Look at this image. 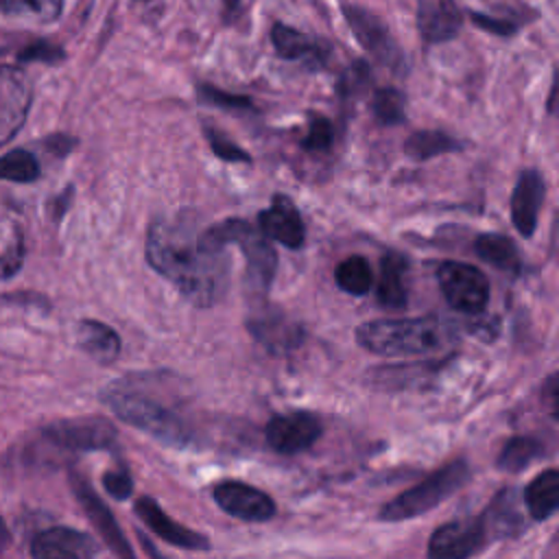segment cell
Instances as JSON below:
<instances>
[{
  "label": "cell",
  "mask_w": 559,
  "mask_h": 559,
  "mask_svg": "<svg viewBox=\"0 0 559 559\" xmlns=\"http://www.w3.org/2000/svg\"><path fill=\"white\" fill-rule=\"evenodd\" d=\"M546 448L539 439L535 437H513L504 443L502 452L498 454V469L509 472V474H518L522 469H526L531 463H535L537 459L546 456L544 454Z\"/></svg>",
  "instance_id": "25"
},
{
  "label": "cell",
  "mask_w": 559,
  "mask_h": 559,
  "mask_svg": "<svg viewBox=\"0 0 559 559\" xmlns=\"http://www.w3.org/2000/svg\"><path fill=\"white\" fill-rule=\"evenodd\" d=\"M371 109L382 124H400L406 118V98L395 87H380L373 94Z\"/></svg>",
  "instance_id": "29"
},
{
  "label": "cell",
  "mask_w": 559,
  "mask_h": 559,
  "mask_svg": "<svg viewBox=\"0 0 559 559\" xmlns=\"http://www.w3.org/2000/svg\"><path fill=\"white\" fill-rule=\"evenodd\" d=\"M205 131V138H207V144L212 148V153L225 162H251L249 153L245 148H240L234 140H229L223 131L214 129V127H203Z\"/></svg>",
  "instance_id": "33"
},
{
  "label": "cell",
  "mask_w": 559,
  "mask_h": 559,
  "mask_svg": "<svg viewBox=\"0 0 559 559\" xmlns=\"http://www.w3.org/2000/svg\"><path fill=\"white\" fill-rule=\"evenodd\" d=\"M44 439L59 450L90 452L109 450L116 443V426L105 417H74L48 424L41 430Z\"/></svg>",
  "instance_id": "8"
},
{
  "label": "cell",
  "mask_w": 559,
  "mask_h": 559,
  "mask_svg": "<svg viewBox=\"0 0 559 559\" xmlns=\"http://www.w3.org/2000/svg\"><path fill=\"white\" fill-rule=\"evenodd\" d=\"M271 41L275 52L286 61H301L310 70H321L328 66L332 57L330 41L301 33L297 28H290L282 22L273 24L271 28Z\"/></svg>",
  "instance_id": "13"
},
{
  "label": "cell",
  "mask_w": 559,
  "mask_h": 559,
  "mask_svg": "<svg viewBox=\"0 0 559 559\" xmlns=\"http://www.w3.org/2000/svg\"><path fill=\"white\" fill-rule=\"evenodd\" d=\"M100 395L114 415H118L124 424L151 435L159 443L170 448L192 445V428L188 421L170 406L135 389L127 380L111 382Z\"/></svg>",
  "instance_id": "2"
},
{
  "label": "cell",
  "mask_w": 559,
  "mask_h": 559,
  "mask_svg": "<svg viewBox=\"0 0 559 559\" xmlns=\"http://www.w3.org/2000/svg\"><path fill=\"white\" fill-rule=\"evenodd\" d=\"M214 502L242 522H266L275 515V502L262 489L242 480H223L212 489Z\"/></svg>",
  "instance_id": "10"
},
{
  "label": "cell",
  "mask_w": 559,
  "mask_h": 559,
  "mask_svg": "<svg viewBox=\"0 0 559 559\" xmlns=\"http://www.w3.org/2000/svg\"><path fill=\"white\" fill-rule=\"evenodd\" d=\"M103 487L116 500H127L131 496V491H133V478H131V474L124 467L109 469L103 476Z\"/></svg>",
  "instance_id": "35"
},
{
  "label": "cell",
  "mask_w": 559,
  "mask_h": 559,
  "mask_svg": "<svg viewBox=\"0 0 559 559\" xmlns=\"http://www.w3.org/2000/svg\"><path fill=\"white\" fill-rule=\"evenodd\" d=\"M367 85H369V66H367V61L356 59V61L341 74V79H338V83H336V92H338V96H343V98L349 100V98H356L358 94H362Z\"/></svg>",
  "instance_id": "31"
},
{
  "label": "cell",
  "mask_w": 559,
  "mask_h": 559,
  "mask_svg": "<svg viewBox=\"0 0 559 559\" xmlns=\"http://www.w3.org/2000/svg\"><path fill=\"white\" fill-rule=\"evenodd\" d=\"M22 262H24V242L22 238H17V242L0 255V280L15 275L22 269Z\"/></svg>",
  "instance_id": "37"
},
{
  "label": "cell",
  "mask_w": 559,
  "mask_h": 559,
  "mask_svg": "<svg viewBox=\"0 0 559 559\" xmlns=\"http://www.w3.org/2000/svg\"><path fill=\"white\" fill-rule=\"evenodd\" d=\"M524 502L533 520H548L559 507V472L550 467L537 474L524 491Z\"/></svg>",
  "instance_id": "23"
},
{
  "label": "cell",
  "mask_w": 559,
  "mask_h": 559,
  "mask_svg": "<svg viewBox=\"0 0 559 559\" xmlns=\"http://www.w3.org/2000/svg\"><path fill=\"white\" fill-rule=\"evenodd\" d=\"M489 544L493 539H511L526 531V515L520 507V498L513 487H504L493 496L487 509L480 513Z\"/></svg>",
  "instance_id": "17"
},
{
  "label": "cell",
  "mask_w": 559,
  "mask_h": 559,
  "mask_svg": "<svg viewBox=\"0 0 559 559\" xmlns=\"http://www.w3.org/2000/svg\"><path fill=\"white\" fill-rule=\"evenodd\" d=\"M79 347L100 365H109L120 356V336L105 323L83 319L76 325Z\"/></svg>",
  "instance_id": "22"
},
{
  "label": "cell",
  "mask_w": 559,
  "mask_h": 559,
  "mask_svg": "<svg viewBox=\"0 0 559 559\" xmlns=\"http://www.w3.org/2000/svg\"><path fill=\"white\" fill-rule=\"evenodd\" d=\"M544 192H546V183L539 170H524L513 188V197H511V218L515 229L522 236H533L535 227H537V214L539 207L544 203Z\"/></svg>",
  "instance_id": "20"
},
{
  "label": "cell",
  "mask_w": 559,
  "mask_h": 559,
  "mask_svg": "<svg viewBox=\"0 0 559 559\" xmlns=\"http://www.w3.org/2000/svg\"><path fill=\"white\" fill-rule=\"evenodd\" d=\"M199 242L212 251H223L225 245L229 242L238 245L247 258L249 284L258 293H264L271 286V280L275 277V269H277V255L273 247L266 242V238L247 221L242 218L221 221L207 227L203 234H199Z\"/></svg>",
  "instance_id": "4"
},
{
  "label": "cell",
  "mask_w": 559,
  "mask_h": 559,
  "mask_svg": "<svg viewBox=\"0 0 559 559\" xmlns=\"http://www.w3.org/2000/svg\"><path fill=\"white\" fill-rule=\"evenodd\" d=\"M258 225L266 238H273L288 249H299L306 240L304 221H301L295 203L286 194L273 197L271 205L260 212Z\"/></svg>",
  "instance_id": "15"
},
{
  "label": "cell",
  "mask_w": 559,
  "mask_h": 559,
  "mask_svg": "<svg viewBox=\"0 0 559 559\" xmlns=\"http://www.w3.org/2000/svg\"><path fill=\"white\" fill-rule=\"evenodd\" d=\"M332 142H334L332 122L321 114H310L308 133L301 140V148L310 153H325L332 148Z\"/></svg>",
  "instance_id": "30"
},
{
  "label": "cell",
  "mask_w": 559,
  "mask_h": 559,
  "mask_svg": "<svg viewBox=\"0 0 559 559\" xmlns=\"http://www.w3.org/2000/svg\"><path fill=\"white\" fill-rule=\"evenodd\" d=\"M247 328L271 352L293 349L304 341L301 325L286 319L277 308H260L249 317Z\"/></svg>",
  "instance_id": "19"
},
{
  "label": "cell",
  "mask_w": 559,
  "mask_h": 559,
  "mask_svg": "<svg viewBox=\"0 0 559 559\" xmlns=\"http://www.w3.org/2000/svg\"><path fill=\"white\" fill-rule=\"evenodd\" d=\"M240 2H242V0H223L225 22H231V20L238 17V13H240Z\"/></svg>",
  "instance_id": "38"
},
{
  "label": "cell",
  "mask_w": 559,
  "mask_h": 559,
  "mask_svg": "<svg viewBox=\"0 0 559 559\" xmlns=\"http://www.w3.org/2000/svg\"><path fill=\"white\" fill-rule=\"evenodd\" d=\"M469 476H472L469 465L463 459L452 461V463L435 469L432 474H428L415 487H411V489L397 493L393 500L384 502L378 518L382 522H402V520L417 518V515L435 509L443 500H448L452 493H456L469 480Z\"/></svg>",
  "instance_id": "5"
},
{
  "label": "cell",
  "mask_w": 559,
  "mask_h": 559,
  "mask_svg": "<svg viewBox=\"0 0 559 559\" xmlns=\"http://www.w3.org/2000/svg\"><path fill=\"white\" fill-rule=\"evenodd\" d=\"M463 144L443 133V131H415L408 135L406 144H404V153L411 157V159H417V162H426V159H432L437 155H445V153H454V151H461Z\"/></svg>",
  "instance_id": "24"
},
{
  "label": "cell",
  "mask_w": 559,
  "mask_h": 559,
  "mask_svg": "<svg viewBox=\"0 0 559 559\" xmlns=\"http://www.w3.org/2000/svg\"><path fill=\"white\" fill-rule=\"evenodd\" d=\"M39 177V162L24 148L9 151L0 157V179L28 183Z\"/></svg>",
  "instance_id": "28"
},
{
  "label": "cell",
  "mask_w": 559,
  "mask_h": 559,
  "mask_svg": "<svg viewBox=\"0 0 559 559\" xmlns=\"http://www.w3.org/2000/svg\"><path fill=\"white\" fill-rule=\"evenodd\" d=\"M70 485H72V491L79 500V504L83 507L85 515L90 518V522L96 526L98 535L103 537V542L109 546V550L118 557H135L133 548L129 546L124 533L120 531L114 513L109 511V507L100 500V496L92 489V485L79 476V474H70Z\"/></svg>",
  "instance_id": "12"
},
{
  "label": "cell",
  "mask_w": 559,
  "mask_h": 559,
  "mask_svg": "<svg viewBox=\"0 0 559 559\" xmlns=\"http://www.w3.org/2000/svg\"><path fill=\"white\" fill-rule=\"evenodd\" d=\"M474 249L478 258L502 271H515L520 266L518 247L504 234H480L474 242Z\"/></svg>",
  "instance_id": "26"
},
{
  "label": "cell",
  "mask_w": 559,
  "mask_h": 559,
  "mask_svg": "<svg viewBox=\"0 0 559 559\" xmlns=\"http://www.w3.org/2000/svg\"><path fill=\"white\" fill-rule=\"evenodd\" d=\"M334 282L341 290L360 297L371 288V266L362 255H349L334 269Z\"/></svg>",
  "instance_id": "27"
},
{
  "label": "cell",
  "mask_w": 559,
  "mask_h": 559,
  "mask_svg": "<svg viewBox=\"0 0 559 559\" xmlns=\"http://www.w3.org/2000/svg\"><path fill=\"white\" fill-rule=\"evenodd\" d=\"M323 432L321 419L312 413L297 411L273 417L264 428L266 443L280 454H297L308 450Z\"/></svg>",
  "instance_id": "11"
},
{
  "label": "cell",
  "mask_w": 559,
  "mask_h": 559,
  "mask_svg": "<svg viewBox=\"0 0 559 559\" xmlns=\"http://www.w3.org/2000/svg\"><path fill=\"white\" fill-rule=\"evenodd\" d=\"M437 282L448 304L463 314H478L489 301V282L485 273L465 262H441Z\"/></svg>",
  "instance_id": "6"
},
{
  "label": "cell",
  "mask_w": 559,
  "mask_h": 559,
  "mask_svg": "<svg viewBox=\"0 0 559 559\" xmlns=\"http://www.w3.org/2000/svg\"><path fill=\"white\" fill-rule=\"evenodd\" d=\"M406 271L408 262L397 251H386L380 262L378 301L389 310H402L406 306Z\"/></svg>",
  "instance_id": "21"
},
{
  "label": "cell",
  "mask_w": 559,
  "mask_h": 559,
  "mask_svg": "<svg viewBox=\"0 0 559 559\" xmlns=\"http://www.w3.org/2000/svg\"><path fill=\"white\" fill-rule=\"evenodd\" d=\"M197 94H199V100L201 103H207V105H214V107H223V109H251L253 103L249 96L245 94H229V92H223L210 83H201L197 87Z\"/></svg>",
  "instance_id": "32"
},
{
  "label": "cell",
  "mask_w": 559,
  "mask_h": 559,
  "mask_svg": "<svg viewBox=\"0 0 559 559\" xmlns=\"http://www.w3.org/2000/svg\"><path fill=\"white\" fill-rule=\"evenodd\" d=\"M489 544L483 518L454 520L439 526L428 542V555L432 559H465L480 552Z\"/></svg>",
  "instance_id": "9"
},
{
  "label": "cell",
  "mask_w": 559,
  "mask_h": 559,
  "mask_svg": "<svg viewBox=\"0 0 559 559\" xmlns=\"http://www.w3.org/2000/svg\"><path fill=\"white\" fill-rule=\"evenodd\" d=\"M463 26L456 0H417V28L424 41H450Z\"/></svg>",
  "instance_id": "18"
},
{
  "label": "cell",
  "mask_w": 559,
  "mask_h": 559,
  "mask_svg": "<svg viewBox=\"0 0 559 559\" xmlns=\"http://www.w3.org/2000/svg\"><path fill=\"white\" fill-rule=\"evenodd\" d=\"M343 17L347 20V26L356 41L382 66H386L393 72H402L406 68L404 52L395 44L393 35L389 33L386 24L371 13L369 9L356 7V4H345L343 7Z\"/></svg>",
  "instance_id": "7"
},
{
  "label": "cell",
  "mask_w": 559,
  "mask_h": 559,
  "mask_svg": "<svg viewBox=\"0 0 559 559\" xmlns=\"http://www.w3.org/2000/svg\"><path fill=\"white\" fill-rule=\"evenodd\" d=\"M22 9L31 11L33 15H37L39 20H57L63 11V0H20Z\"/></svg>",
  "instance_id": "36"
},
{
  "label": "cell",
  "mask_w": 559,
  "mask_h": 559,
  "mask_svg": "<svg viewBox=\"0 0 559 559\" xmlns=\"http://www.w3.org/2000/svg\"><path fill=\"white\" fill-rule=\"evenodd\" d=\"M448 338V328L437 317L376 319L358 325L356 341L378 356H421L437 352Z\"/></svg>",
  "instance_id": "3"
},
{
  "label": "cell",
  "mask_w": 559,
  "mask_h": 559,
  "mask_svg": "<svg viewBox=\"0 0 559 559\" xmlns=\"http://www.w3.org/2000/svg\"><path fill=\"white\" fill-rule=\"evenodd\" d=\"M469 20L483 28V31H489L493 35H500V37H509L513 35L520 26H522V20L520 17H513V15H507V17H496V15H489V13H469Z\"/></svg>",
  "instance_id": "34"
},
{
  "label": "cell",
  "mask_w": 559,
  "mask_h": 559,
  "mask_svg": "<svg viewBox=\"0 0 559 559\" xmlns=\"http://www.w3.org/2000/svg\"><path fill=\"white\" fill-rule=\"evenodd\" d=\"M7 544H9V531H7V526H4V522L0 518V552L4 550Z\"/></svg>",
  "instance_id": "39"
},
{
  "label": "cell",
  "mask_w": 559,
  "mask_h": 559,
  "mask_svg": "<svg viewBox=\"0 0 559 559\" xmlns=\"http://www.w3.org/2000/svg\"><path fill=\"white\" fill-rule=\"evenodd\" d=\"M146 260L199 308L214 306L227 288L225 253L205 249L183 218H157L148 227Z\"/></svg>",
  "instance_id": "1"
},
{
  "label": "cell",
  "mask_w": 559,
  "mask_h": 559,
  "mask_svg": "<svg viewBox=\"0 0 559 559\" xmlns=\"http://www.w3.org/2000/svg\"><path fill=\"white\" fill-rule=\"evenodd\" d=\"M133 511L166 544H173V546L186 548V550H210V539L205 535L190 531V528L181 526L179 522H175L173 518H168L164 513V509L153 498H148V496L138 498Z\"/></svg>",
  "instance_id": "14"
},
{
  "label": "cell",
  "mask_w": 559,
  "mask_h": 559,
  "mask_svg": "<svg viewBox=\"0 0 559 559\" xmlns=\"http://www.w3.org/2000/svg\"><path fill=\"white\" fill-rule=\"evenodd\" d=\"M31 555L37 559H90L98 555V544L81 531L55 526L33 539Z\"/></svg>",
  "instance_id": "16"
}]
</instances>
